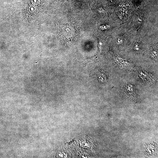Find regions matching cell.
I'll return each mask as SVG.
<instances>
[{
	"mask_svg": "<svg viewBox=\"0 0 158 158\" xmlns=\"http://www.w3.org/2000/svg\"><path fill=\"white\" fill-rule=\"evenodd\" d=\"M133 4L138 6L144 0H130Z\"/></svg>",
	"mask_w": 158,
	"mask_h": 158,
	"instance_id": "obj_1",
	"label": "cell"
}]
</instances>
